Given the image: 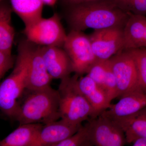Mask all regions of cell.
Instances as JSON below:
<instances>
[{
  "mask_svg": "<svg viewBox=\"0 0 146 146\" xmlns=\"http://www.w3.org/2000/svg\"><path fill=\"white\" fill-rule=\"evenodd\" d=\"M67 21L72 30L124 27L130 13L118 7L115 0H96L69 5Z\"/></svg>",
  "mask_w": 146,
  "mask_h": 146,
  "instance_id": "obj_1",
  "label": "cell"
},
{
  "mask_svg": "<svg viewBox=\"0 0 146 146\" xmlns=\"http://www.w3.org/2000/svg\"><path fill=\"white\" fill-rule=\"evenodd\" d=\"M31 44L28 40L20 43L15 68L0 85V108L11 119H14L19 106L18 100L27 89Z\"/></svg>",
  "mask_w": 146,
  "mask_h": 146,
  "instance_id": "obj_2",
  "label": "cell"
},
{
  "mask_svg": "<svg viewBox=\"0 0 146 146\" xmlns=\"http://www.w3.org/2000/svg\"><path fill=\"white\" fill-rule=\"evenodd\" d=\"M27 91L28 94L22 103H19L14 118L20 125L35 123L46 125L60 118L58 90L50 86L40 90Z\"/></svg>",
  "mask_w": 146,
  "mask_h": 146,
  "instance_id": "obj_3",
  "label": "cell"
},
{
  "mask_svg": "<svg viewBox=\"0 0 146 146\" xmlns=\"http://www.w3.org/2000/svg\"><path fill=\"white\" fill-rule=\"evenodd\" d=\"M78 76L76 74L61 80L58 90L60 118L75 125H81L93 116V108L78 86Z\"/></svg>",
  "mask_w": 146,
  "mask_h": 146,
  "instance_id": "obj_4",
  "label": "cell"
},
{
  "mask_svg": "<svg viewBox=\"0 0 146 146\" xmlns=\"http://www.w3.org/2000/svg\"><path fill=\"white\" fill-rule=\"evenodd\" d=\"M23 33L27 40L33 44L60 48L63 47L67 36L57 13L48 18H40L25 27Z\"/></svg>",
  "mask_w": 146,
  "mask_h": 146,
  "instance_id": "obj_5",
  "label": "cell"
},
{
  "mask_svg": "<svg viewBox=\"0 0 146 146\" xmlns=\"http://www.w3.org/2000/svg\"><path fill=\"white\" fill-rule=\"evenodd\" d=\"M63 48L72 61L74 72L78 76L86 74L97 60L89 36L82 31L72 30Z\"/></svg>",
  "mask_w": 146,
  "mask_h": 146,
  "instance_id": "obj_6",
  "label": "cell"
},
{
  "mask_svg": "<svg viewBox=\"0 0 146 146\" xmlns=\"http://www.w3.org/2000/svg\"><path fill=\"white\" fill-rule=\"evenodd\" d=\"M109 60L117 82L118 98L142 89L135 62L126 50L121 51Z\"/></svg>",
  "mask_w": 146,
  "mask_h": 146,
  "instance_id": "obj_7",
  "label": "cell"
},
{
  "mask_svg": "<svg viewBox=\"0 0 146 146\" xmlns=\"http://www.w3.org/2000/svg\"><path fill=\"white\" fill-rule=\"evenodd\" d=\"M88 120L86 126L91 145L122 146L126 143L124 131L110 118L101 114Z\"/></svg>",
  "mask_w": 146,
  "mask_h": 146,
  "instance_id": "obj_8",
  "label": "cell"
},
{
  "mask_svg": "<svg viewBox=\"0 0 146 146\" xmlns=\"http://www.w3.org/2000/svg\"><path fill=\"white\" fill-rule=\"evenodd\" d=\"M89 36L97 60H108L123 50L124 36L123 27H114L94 30Z\"/></svg>",
  "mask_w": 146,
  "mask_h": 146,
  "instance_id": "obj_9",
  "label": "cell"
},
{
  "mask_svg": "<svg viewBox=\"0 0 146 146\" xmlns=\"http://www.w3.org/2000/svg\"><path fill=\"white\" fill-rule=\"evenodd\" d=\"M41 51L52 79H63L70 76L74 72L72 61L64 49L55 46H43Z\"/></svg>",
  "mask_w": 146,
  "mask_h": 146,
  "instance_id": "obj_10",
  "label": "cell"
},
{
  "mask_svg": "<svg viewBox=\"0 0 146 146\" xmlns=\"http://www.w3.org/2000/svg\"><path fill=\"white\" fill-rule=\"evenodd\" d=\"M52 80L42 56L41 46H35L31 43L27 89L34 91L45 89L50 86Z\"/></svg>",
  "mask_w": 146,
  "mask_h": 146,
  "instance_id": "obj_11",
  "label": "cell"
},
{
  "mask_svg": "<svg viewBox=\"0 0 146 146\" xmlns=\"http://www.w3.org/2000/svg\"><path fill=\"white\" fill-rule=\"evenodd\" d=\"M81 126L62 119L44 125L33 146H54L72 136Z\"/></svg>",
  "mask_w": 146,
  "mask_h": 146,
  "instance_id": "obj_12",
  "label": "cell"
},
{
  "mask_svg": "<svg viewBox=\"0 0 146 146\" xmlns=\"http://www.w3.org/2000/svg\"><path fill=\"white\" fill-rule=\"evenodd\" d=\"M146 107V92L138 90L125 94L101 114L112 119L133 115Z\"/></svg>",
  "mask_w": 146,
  "mask_h": 146,
  "instance_id": "obj_13",
  "label": "cell"
},
{
  "mask_svg": "<svg viewBox=\"0 0 146 146\" xmlns=\"http://www.w3.org/2000/svg\"><path fill=\"white\" fill-rule=\"evenodd\" d=\"M77 85L93 108L91 119L97 117L111 106L105 91L87 75L78 78Z\"/></svg>",
  "mask_w": 146,
  "mask_h": 146,
  "instance_id": "obj_14",
  "label": "cell"
},
{
  "mask_svg": "<svg viewBox=\"0 0 146 146\" xmlns=\"http://www.w3.org/2000/svg\"><path fill=\"white\" fill-rule=\"evenodd\" d=\"M123 49L146 47V16L130 13L124 27Z\"/></svg>",
  "mask_w": 146,
  "mask_h": 146,
  "instance_id": "obj_15",
  "label": "cell"
},
{
  "mask_svg": "<svg viewBox=\"0 0 146 146\" xmlns=\"http://www.w3.org/2000/svg\"><path fill=\"white\" fill-rule=\"evenodd\" d=\"M44 125L40 123L20 125L0 142V146H33Z\"/></svg>",
  "mask_w": 146,
  "mask_h": 146,
  "instance_id": "obj_16",
  "label": "cell"
},
{
  "mask_svg": "<svg viewBox=\"0 0 146 146\" xmlns=\"http://www.w3.org/2000/svg\"><path fill=\"white\" fill-rule=\"evenodd\" d=\"M111 119L122 129L128 143L135 136L146 138V107L130 116Z\"/></svg>",
  "mask_w": 146,
  "mask_h": 146,
  "instance_id": "obj_17",
  "label": "cell"
},
{
  "mask_svg": "<svg viewBox=\"0 0 146 146\" xmlns=\"http://www.w3.org/2000/svg\"><path fill=\"white\" fill-rule=\"evenodd\" d=\"M12 10L23 21L25 26L42 18L44 4L42 0H10Z\"/></svg>",
  "mask_w": 146,
  "mask_h": 146,
  "instance_id": "obj_18",
  "label": "cell"
},
{
  "mask_svg": "<svg viewBox=\"0 0 146 146\" xmlns=\"http://www.w3.org/2000/svg\"><path fill=\"white\" fill-rule=\"evenodd\" d=\"M0 6V51L11 53L15 31L11 24L12 9L3 1Z\"/></svg>",
  "mask_w": 146,
  "mask_h": 146,
  "instance_id": "obj_19",
  "label": "cell"
},
{
  "mask_svg": "<svg viewBox=\"0 0 146 146\" xmlns=\"http://www.w3.org/2000/svg\"><path fill=\"white\" fill-rule=\"evenodd\" d=\"M125 50H126L133 57L136 64L140 86L146 92V48Z\"/></svg>",
  "mask_w": 146,
  "mask_h": 146,
  "instance_id": "obj_20",
  "label": "cell"
},
{
  "mask_svg": "<svg viewBox=\"0 0 146 146\" xmlns=\"http://www.w3.org/2000/svg\"><path fill=\"white\" fill-rule=\"evenodd\" d=\"M109 67V59L97 60L89 68L86 75L104 89L105 82Z\"/></svg>",
  "mask_w": 146,
  "mask_h": 146,
  "instance_id": "obj_21",
  "label": "cell"
},
{
  "mask_svg": "<svg viewBox=\"0 0 146 146\" xmlns=\"http://www.w3.org/2000/svg\"><path fill=\"white\" fill-rule=\"evenodd\" d=\"M92 146L89 141L88 129L86 125H82L75 133L58 143L54 146Z\"/></svg>",
  "mask_w": 146,
  "mask_h": 146,
  "instance_id": "obj_22",
  "label": "cell"
},
{
  "mask_svg": "<svg viewBox=\"0 0 146 146\" xmlns=\"http://www.w3.org/2000/svg\"><path fill=\"white\" fill-rule=\"evenodd\" d=\"M118 7L127 13L146 16V0H115Z\"/></svg>",
  "mask_w": 146,
  "mask_h": 146,
  "instance_id": "obj_23",
  "label": "cell"
},
{
  "mask_svg": "<svg viewBox=\"0 0 146 146\" xmlns=\"http://www.w3.org/2000/svg\"><path fill=\"white\" fill-rule=\"evenodd\" d=\"M104 89L110 102H111L112 100L115 99V98H118L117 82L114 73L112 72L110 61L109 67L105 82Z\"/></svg>",
  "mask_w": 146,
  "mask_h": 146,
  "instance_id": "obj_24",
  "label": "cell"
},
{
  "mask_svg": "<svg viewBox=\"0 0 146 146\" xmlns=\"http://www.w3.org/2000/svg\"><path fill=\"white\" fill-rule=\"evenodd\" d=\"M14 58L11 53L0 51V78H2L6 73L13 68Z\"/></svg>",
  "mask_w": 146,
  "mask_h": 146,
  "instance_id": "obj_25",
  "label": "cell"
},
{
  "mask_svg": "<svg viewBox=\"0 0 146 146\" xmlns=\"http://www.w3.org/2000/svg\"><path fill=\"white\" fill-rule=\"evenodd\" d=\"M133 146H146V138L141 136L134 137L130 141V144Z\"/></svg>",
  "mask_w": 146,
  "mask_h": 146,
  "instance_id": "obj_26",
  "label": "cell"
},
{
  "mask_svg": "<svg viewBox=\"0 0 146 146\" xmlns=\"http://www.w3.org/2000/svg\"><path fill=\"white\" fill-rule=\"evenodd\" d=\"M61 1L67 5L69 6L82 3L87 2L96 1V0H61Z\"/></svg>",
  "mask_w": 146,
  "mask_h": 146,
  "instance_id": "obj_27",
  "label": "cell"
},
{
  "mask_svg": "<svg viewBox=\"0 0 146 146\" xmlns=\"http://www.w3.org/2000/svg\"><path fill=\"white\" fill-rule=\"evenodd\" d=\"M44 5L49 6H53L56 3L57 0H42Z\"/></svg>",
  "mask_w": 146,
  "mask_h": 146,
  "instance_id": "obj_28",
  "label": "cell"
},
{
  "mask_svg": "<svg viewBox=\"0 0 146 146\" xmlns=\"http://www.w3.org/2000/svg\"><path fill=\"white\" fill-rule=\"evenodd\" d=\"M3 0H1V1H2Z\"/></svg>",
  "mask_w": 146,
  "mask_h": 146,
  "instance_id": "obj_29",
  "label": "cell"
}]
</instances>
